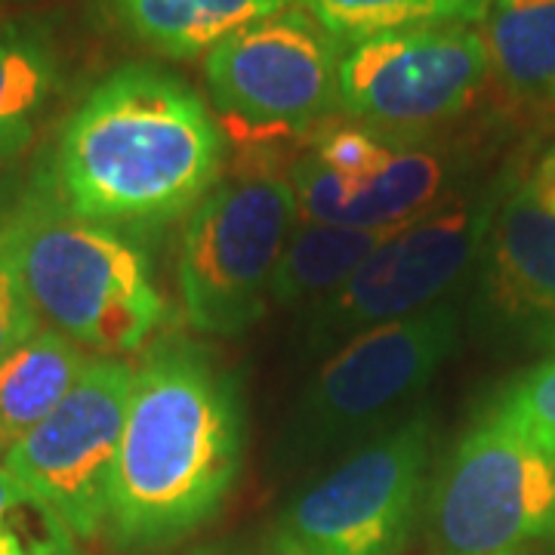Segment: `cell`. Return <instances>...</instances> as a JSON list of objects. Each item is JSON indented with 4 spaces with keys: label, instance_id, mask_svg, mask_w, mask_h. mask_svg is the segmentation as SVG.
<instances>
[{
    "label": "cell",
    "instance_id": "obj_1",
    "mask_svg": "<svg viewBox=\"0 0 555 555\" xmlns=\"http://www.w3.org/2000/svg\"><path fill=\"white\" fill-rule=\"evenodd\" d=\"M222 160V127L198 90L130 62L80 100L43 170L78 217L137 235L189 217L217 189Z\"/></svg>",
    "mask_w": 555,
    "mask_h": 555
},
{
    "label": "cell",
    "instance_id": "obj_2",
    "mask_svg": "<svg viewBox=\"0 0 555 555\" xmlns=\"http://www.w3.org/2000/svg\"><path fill=\"white\" fill-rule=\"evenodd\" d=\"M244 398L204 346L158 343L137 367L105 534L142 553L204 528L229 500L244 463Z\"/></svg>",
    "mask_w": 555,
    "mask_h": 555
},
{
    "label": "cell",
    "instance_id": "obj_3",
    "mask_svg": "<svg viewBox=\"0 0 555 555\" xmlns=\"http://www.w3.org/2000/svg\"><path fill=\"white\" fill-rule=\"evenodd\" d=\"M35 312L78 346L130 352L158 331L164 297L137 235L78 217L40 167L3 210Z\"/></svg>",
    "mask_w": 555,
    "mask_h": 555
},
{
    "label": "cell",
    "instance_id": "obj_4",
    "mask_svg": "<svg viewBox=\"0 0 555 555\" xmlns=\"http://www.w3.org/2000/svg\"><path fill=\"white\" fill-rule=\"evenodd\" d=\"M460 324V306L438 302L343 343L299 392L278 454L291 463L349 454L408 420L454 356Z\"/></svg>",
    "mask_w": 555,
    "mask_h": 555
},
{
    "label": "cell",
    "instance_id": "obj_5",
    "mask_svg": "<svg viewBox=\"0 0 555 555\" xmlns=\"http://www.w3.org/2000/svg\"><path fill=\"white\" fill-rule=\"evenodd\" d=\"M516 182L518 177H500L398 225L356 275L306 312V356L327 358L371 327L448 302V294L476 269L500 204Z\"/></svg>",
    "mask_w": 555,
    "mask_h": 555
},
{
    "label": "cell",
    "instance_id": "obj_6",
    "mask_svg": "<svg viewBox=\"0 0 555 555\" xmlns=\"http://www.w3.org/2000/svg\"><path fill=\"white\" fill-rule=\"evenodd\" d=\"M433 414L420 408L349 451L275 518L266 555H401L414 534L433 460Z\"/></svg>",
    "mask_w": 555,
    "mask_h": 555
},
{
    "label": "cell",
    "instance_id": "obj_7",
    "mask_svg": "<svg viewBox=\"0 0 555 555\" xmlns=\"http://www.w3.org/2000/svg\"><path fill=\"white\" fill-rule=\"evenodd\" d=\"M299 222L297 195L272 170L219 179L185 219L177 281L189 327L238 337L257 324L284 244Z\"/></svg>",
    "mask_w": 555,
    "mask_h": 555
},
{
    "label": "cell",
    "instance_id": "obj_8",
    "mask_svg": "<svg viewBox=\"0 0 555 555\" xmlns=\"http://www.w3.org/2000/svg\"><path fill=\"white\" fill-rule=\"evenodd\" d=\"M429 537L441 555L555 546V451L476 420L429 485Z\"/></svg>",
    "mask_w": 555,
    "mask_h": 555
},
{
    "label": "cell",
    "instance_id": "obj_9",
    "mask_svg": "<svg viewBox=\"0 0 555 555\" xmlns=\"http://www.w3.org/2000/svg\"><path fill=\"white\" fill-rule=\"evenodd\" d=\"M454 158L426 133L364 124L327 130L291 167L302 222L398 229L448 198Z\"/></svg>",
    "mask_w": 555,
    "mask_h": 555
},
{
    "label": "cell",
    "instance_id": "obj_10",
    "mask_svg": "<svg viewBox=\"0 0 555 555\" xmlns=\"http://www.w3.org/2000/svg\"><path fill=\"white\" fill-rule=\"evenodd\" d=\"M491 75L476 25H420L343 43L337 108L386 133H426L460 115Z\"/></svg>",
    "mask_w": 555,
    "mask_h": 555
},
{
    "label": "cell",
    "instance_id": "obj_11",
    "mask_svg": "<svg viewBox=\"0 0 555 555\" xmlns=\"http://www.w3.org/2000/svg\"><path fill=\"white\" fill-rule=\"evenodd\" d=\"M137 367L93 358L62 404L22 436L3 466L40 494L78 540L105 531Z\"/></svg>",
    "mask_w": 555,
    "mask_h": 555
},
{
    "label": "cell",
    "instance_id": "obj_12",
    "mask_svg": "<svg viewBox=\"0 0 555 555\" xmlns=\"http://www.w3.org/2000/svg\"><path fill=\"white\" fill-rule=\"evenodd\" d=\"M339 60L343 43L294 3L214 47L204 83L225 118L302 130L337 108Z\"/></svg>",
    "mask_w": 555,
    "mask_h": 555
},
{
    "label": "cell",
    "instance_id": "obj_13",
    "mask_svg": "<svg viewBox=\"0 0 555 555\" xmlns=\"http://www.w3.org/2000/svg\"><path fill=\"white\" fill-rule=\"evenodd\" d=\"M476 275L473 315L485 337L518 352H555V217L521 177L500 204Z\"/></svg>",
    "mask_w": 555,
    "mask_h": 555
},
{
    "label": "cell",
    "instance_id": "obj_14",
    "mask_svg": "<svg viewBox=\"0 0 555 555\" xmlns=\"http://www.w3.org/2000/svg\"><path fill=\"white\" fill-rule=\"evenodd\" d=\"M118 25L170 60L207 56L225 38L297 0H108Z\"/></svg>",
    "mask_w": 555,
    "mask_h": 555
},
{
    "label": "cell",
    "instance_id": "obj_15",
    "mask_svg": "<svg viewBox=\"0 0 555 555\" xmlns=\"http://www.w3.org/2000/svg\"><path fill=\"white\" fill-rule=\"evenodd\" d=\"M93 358L53 327H38L0 358V454L53 414Z\"/></svg>",
    "mask_w": 555,
    "mask_h": 555
},
{
    "label": "cell",
    "instance_id": "obj_16",
    "mask_svg": "<svg viewBox=\"0 0 555 555\" xmlns=\"http://www.w3.org/2000/svg\"><path fill=\"white\" fill-rule=\"evenodd\" d=\"M60 75V47L47 22L35 16L0 22V170L35 139Z\"/></svg>",
    "mask_w": 555,
    "mask_h": 555
},
{
    "label": "cell",
    "instance_id": "obj_17",
    "mask_svg": "<svg viewBox=\"0 0 555 555\" xmlns=\"http://www.w3.org/2000/svg\"><path fill=\"white\" fill-rule=\"evenodd\" d=\"M396 229H343L299 219L278 259L269 299L275 306H315L339 291Z\"/></svg>",
    "mask_w": 555,
    "mask_h": 555
},
{
    "label": "cell",
    "instance_id": "obj_18",
    "mask_svg": "<svg viewBox=\"0 0 555 555\" xmlns=\"http://www.w3.org/2000/svg\"><path fill=\"white\" fill-rule=\"evenodd\" d=\"M481 35L516 96L555 102V0H491Z\"/></svg>",
    "mask_w": 555,
    "mask_h": 555
},
{
    "label": "cell",
    "instance_id": "obj_19",
    "mask_svg": "<svg viewBox=\"0 0 555 555\" xmlns=\"http://www.w3.org/2000/svg\"><path fill=\"white\" fill-rule=\"evenodd\" d=\"M339 43L420 28V25H478L491 0H297Z\"/></svg>",
    "mask_w": 555,
    "mask_h": 555
},
{
    "label": "cell",
    "instance_id": "obj_20",
    "mask_svg": "<svg viewBox=\"0 0 555 555\" xmlns=\"http://www.w3.org/2000/svg\"><path fill=\"white\" fill-rule=\"evenodd\" d=\"M0 555H78L62 516L0 463Z\"/></svg>",
    "mask_w": 555,
    "mask_h": 555
},
{
    "label": "cell",
    "instance_id": "obj_21",
    "mask_svg": "<svg viewBox=\"0 0 555 555\" xmlns=\"http://www.w3.org/2000/svg\"><path fill=\"white\" fill-rule=\"evenodd\" d=\"M485 416L540 448L555 451V352L503 386Z\"/></svg>",
    "mask_w": 555,
    "mask_h": 555
},
{
    "label": "cell",
    "instance_id": "obj_22",
    "mask_svg": "<svg viewBox=\"0 0 555 555\" xmlns=\"http://www.w3.org/2000/svg\"><path fill=\"white\" fill-rule=\"evenodd\" d=\"M38 327L40 318L28 299L25 284H22L20 266H16L10 241H7L3 207H0V358L10 356Z\"/></svg>",
    "mask_w": 555,
    "mask_h": 555
},
{
    "label": "cell",
    "instance_id": "obj_23",
    "mask_svg": "<svg viewBox=\"0 0 555 555\" xmlns=\"http://www.w3.org/2000/svg\"><path fill=\"white\" fill-rule=\"evenodd\" d=\"M521 189L531 195V198L555 217V145H550L537 164L531 167L528 177H521Z\"/></svg>",
    "mask_w": 555,
    "mask_h": 555
},
{
    "label": "cell",
    "instance_id": "obj_24",
    "mask_svg": "<svg viewBox=\"0 0 555 555\" xmlns=\"http://www.w3.org/2000/svg\"><path fill=\"white\" fill-rule=\"evenodd\" d=\"M185 555H244L238 550H232V546H201V550H192V553Z\"/></svg>",
    "mask_w": 555,
    "mask_h": 555
},
{
    "label": "cell",
    "instance_id": "obj_25",
    "mask_svg": "<svg viewBox=\"0 0 555 555\" xmlns=\"http://www.w3.org/2000/svg\"><path fill=\"white\" fill-rule=\"evenodd\" d=\"M500 555H528V553H500Z\"/></svg>",
    "mask_w": 555,
    "mask_h": 555
}]
</instances>
